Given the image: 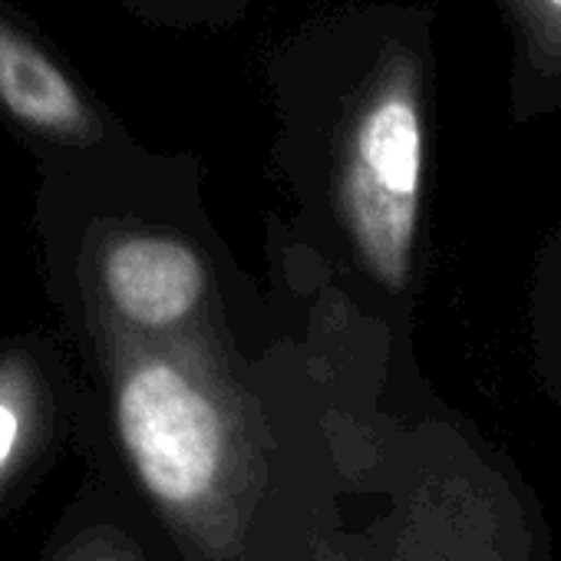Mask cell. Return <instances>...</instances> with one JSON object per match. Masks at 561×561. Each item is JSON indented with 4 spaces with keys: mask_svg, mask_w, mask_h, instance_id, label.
I'll return each instance as SVG.
<instances>
[{
    "mask_svg": "<svg viewBox=\"0 0 561 561\" xmlns=\"http://www.w3.org/2000/svg\"><path fill=\"white\" fill-rule=\"evenodd\" d=\"M110 505L106 482H87L54 525L37 561H146L139 538Z\"/></svg>",
    "mask_w": 561,
    "mask_h": 561,
    "instance_id": "cell-6",
    "label": "cell"
},
{
    "mask_svg": "<svg viewBox=\"0 0 561 561\" xmlns=\"http://www.w3.org/2000/svg\"><path fill=\"white\" fill-rule=\"evenodd\" d=\"M508 34V110L518 123L561 106V0H492Z\"/></svg>",
    "mask_w": 561,
    "mask_h": 561,
    "instance_id": "cell-5",
    "label": "cell"
},
{
    "mask_svg": "<svg viewBox=\"0 0 561 561\" xmlns=\"http://www.w3.org/2000/svg\"><path fill=\"white\" fill-rule=\"evenodd\" d=\"M0 119L37 169L96 156L126 139L119 119L8 4H0Z\"/></svg>",
    "mask_w": 561,
    "mask_h": 561,
    "instance_id": "cell-4",
    "label": "cell"
},
{
    "mask_svg": "<svg viewBox=\"0 0 561 561\" xmlns=\"http://www.w3.org/2000/svg\"><path fill=\"white\" fill-rule=\"evenodd\" d=\"M37 172L41 277L64 337L179 351L211 274L202 244L169 218L172 162L149 159L126 136Z\"/></svg>",
    "mask_w": 561,
    "mask_h": 561,
    "instance_id": "cell-2",
    "label": "cell"
},
{
    "mask_svg": "<svg viewBox=\"0 0 561 561\" xmlns=\"http://www.w3.org/2000/svg\"><path fill=\"white\" fill-rule=\"evenodd\" d=\"M264 77L295 146L324 162L367 267L403 288L436 106V11L410 0H337L267 44Z\"/></svg>",
    "mask_w": 561,
    "mask_h": 561,
    "instance_id": "cell-1",
    "label": "cell"
},
{
    "mask_svg": "<svg viewBox=\"0 0 561 561\" xmlns=\"http://www.w3.org/2000/svg\"><path fill=\"white\" fill-rule=\"evenodd\" d=\"M57 331L0 337V522L50 476L83 436V374Z\"/></svg>",
    "mask_w": 561,
    "mask_h": 561,
    "instance_id": "cell-3",
    "label": "cell"
},
{
    "mask_svg": "<svg viewBox=\"0 0 561 561\" xmlns=\"http://www.w3.org/2000/svg\"><path fill=\"white\" fill-rule=\"evenodd\" d=\"M142 24L165 31H228L248 18L251 0H119Z\"/></svg>",
    "mask_w": 561,
    "mask_h": 561,
    "instance_id": "cell-7",
    "label": "cell"
}]
</instances>
